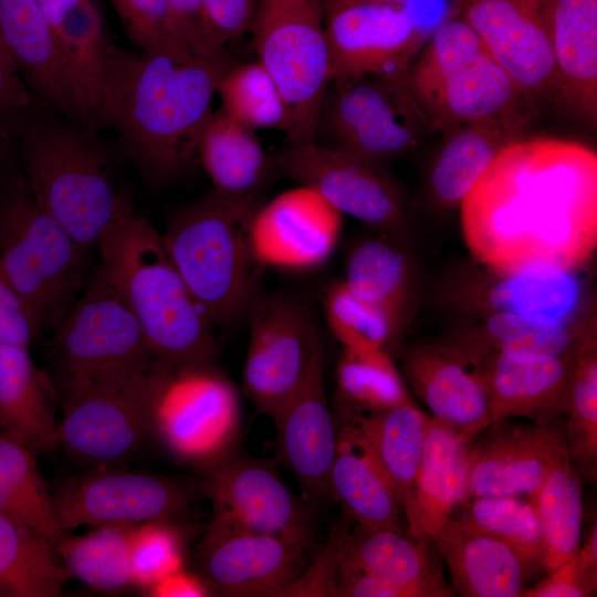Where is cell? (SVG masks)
I'll list each match as a JSON object with an SVG mask.
<instances>
[{
	"instance_id": "cell-1",
	"label": "cell",
	"mask_w": 597,
	"mask_h": 597,
	"mask_svg": "<svg viewBox=\"0 0 597 597\" xmlns=\"http://www.w3.org/2000/svg\"><path fill=\"white\" fill-rule=\"evenodd\" d=\"M459 207L474 261L500 271H578L597 249V155L564 139H516Z\"/></svg>"
},
{
	"instance_id": "cell-2",
	"label": "cell",
	"mask_w": 597,
	"mask_h": 597,
	"mask_svg": "<svg viewBox=\"0 0 597 597\" xmlns=\"http://www.w3.org/2000/svg\"><path fill=\"white\" fill-rule=\"evenodd\" d=\"M230 65L135 52L113 43L93 128L112 130L147 180L170 181L198 163L199 138Z\"/></svg>"
},
{
	"instance_id": "cell-3",
	"label": "cell",
	"mask_w": 597,
	"mask_h": 597,
	"mask_svg": "<svg viewBox=\"0 0 597 597\" xmlns=\"http://www.w3.org/2000/svg\"><path fill=\"white\" fill-rule=\"evenodd\" d=\"M95 271L121 295L157 362L212 363V323L192 297L166 250L164 237L133 211L112 223L98 244Z\"/></svg>"
},
{
	"instance_id": "cell-4",
	"label": "cell",
	"mask_w": 597,
	"mask_h": 597,
	"mask_svg": "<svg viewBox=\"0 0 597 597\" xmlns=\"http://www.w3.org/2000/svg\"><path fill=\"white\" fill-rule=\"evenodd\" d=\"M17 157L40 205L88 251L112 223L133 211L115 186L109 156L95 132L36 100Z\"/></svg>"
},
{
	"instance_id": "cell-5",
	"label": "cell",
	"mask_w": 597,
	"mask_h": 597,
	"mask_svg": "<svg viewBox=\"0 0 597 597\" xmlns=\"http://www.w3.org/2000/svg\"><path fill=\"white\" fill-rule=\"evenodd\" d=\"M259 207L258 199L213 191L177 210L163 235L169 258L212 324L238 322L260 295L263 266L250 243Z\"/></svg>"
},
{
	"instance_id": "cell-6",
	"label": "cell",
	"mask_w": 597,
	"mask_h": 597,
	"mask_svg": "<svg viewBox=\"0 0 597 597\" xmlns=\"http://www.w3.org/2000/svg\"><path fill=\"white\" fill-rule=\"evenodd\" d=\"M88 252L36 200L15 151L0 156V264L40 333L73 305Z\"/></svg>"
},
{
	"instance_id": "cell-7",
	"label": "cell",
	"mask_w": 597,
	"mask_h": 597,
	"mask_svg": "<svg viewBox=\"0 0 597 597\" xmlns=\"http://www.w3.org/2000/svg\"><path fill=\"white\" fill-rule=\"evenodd\" d=\"M147 406L150 436L175 460L201 472L234 452L240 397L213 362L169 365L155 359Z\"/></svg>"
},
{
	"instance_id": "cell-8",
	"label": "cell",
	"mask_w": 597,
	"mask_h": 597,
	"mask_svg": "<svg viewBox=\"0 0 597 597\" xmlns=\"http://www.w3.org/2000/svg\"><path fill=\"white\" fill-rule=\"evenodd\" d=\"M250 31L285 102L290 146L315 143L332 82L323 0H258Z\"/></svg>"
},
{
	"instance_id": "cell-9",
	"label": "cell",
	"mask_w": 597,
	"mask_h": 597,
	"mask_svg": "<svg viewBox=\"0 0 597 597\" xmlns=\"http://www.w3.org/2000/svg\"><path fill=\"white\" fill-rule=\"evenodd\" d=\"M52 356L60 398L126 378L154 360L127 304L97 273L55 325Z\"/></svg>"
},
{
	"instance_id": "cell-10",
	"label": "cell",
	"mask_w": 597,
	"mask_h": 597,
	"mask_svg": "<svg viewBox=\"0 0 597 597\" xmlns=\"http://www.w3.org/2000/svg\"><path fill=\"white\" fill-rule=\"evenodd\" d=\"M247 316L250 335L243 390L273 420L324 366L321 335L307 305L287 294H260Z\"/></svg>"
},
{
	"instance_id": "cell-11",
	"label": "cell",
	"mask_w": 597,
	"mask_h": 597,
	"mask_svg": "<svg viewBox=\"0 0 597 597\" xmlns=\"http://www.w3.org/2000/svg\"><path fill=\"white\" fill-rule=\"evenodd\" d=\"M437 295L443 306L467 316L507 313L567 323L596 318L591 291L572 270L500 271L474 261L451 272Z\"/></svg>"
},
{
	"instance_id": "cell-12",
	"label": "cell",
	"mask_w": 597,
	"mask_h": 597,
	"mask_svg": "<svg viewBox=\"0 0 597 597\" xmlns=\"http://www.w3.org/2000/svg\"><path fill=\"white\" fill-rule=\"evenodd\" d=\"M333 82L328 121L337 148L383 165L417 147L432 130L404 74H364Z\"/></svg>"
},
{
	"instance_id": "cell-13",
	"label": "cell",
	"mask_w": 597,
	"mask_h": 597,
	"mask_svg": "<svg viewBox=\"0 0 597 597\" xmlns=\"http://www.w3.org/2000/svg\"><path fill=\"white\" fill-rule=\"evenodd\" d=\"M154 360L132 376L60 398L56 449L87 467L121 465L136 455L150 436L147 405Z\"/></svg>"
},
{
	"instance_id": "cell-14",
	"label": "cell",
	"mask_w": 597,
	"mask_h": 597,
	"mask_svg": "<svg viewBox=\"0 0 597 597\" xmlns=\"http://www.w3.org/2000/svg\"><path fill=\"white\" fill-rule=\"evenodd\" d=\"M273 159L276 172L312 188L375 233L400 238L406 233L405 196L383 165L316 143L290 146Z\"/></svg>"
},
{
	"instance_id": "cell-15",
	"label": "cell",
	"mask_w": 597,
	"mask_h": 597,
	"mask_svg": "<svg viewBox=\"0 0 597 597\" xmlns=\"http://www.w3.org/2000/svg\"><path fill=\"white\" fill-rule=\"evenodd\" d=\"M66 532L83 526H127L172 520L185 513L193 492L180 480L119 465L90 467L53 492Z\"/></svg>"
},
{
	"instance_id": "cell-16",
	"label": "cell",
	"mask_w": 597,
	"mask_h": 597,
	"mask_svg": "<svg viewBox=\"0 0 597 597\" xmlns=\"http://www.w3.org/2000/svg\"><path fill=\"white\" fill-rule=\"evenodd\" d=\"M331 78L402 75L429 39L405 4L323 0Z\"/></svg>"
},
{
	"instance_id": "cell-17",
	"label": "cell",
	"mask_w": 597,
	"mask_h": 597,
	"mask_svg": "<svg viewBox=\"0 0 597 597\" xmlns=\"http://www.w3.org/2000/svg\"><path fill=\"white\" fill-rule=\"evenodd\" d=\"M201 473L212 507L209 528L312 542L313 507L287 488L273 461L233 452Z\"/></svg>"
},
{
	"instance_id": "cell-18",
	"label": "cell",
	"mask_w": 597,
	"mask_h": 597,
	"mask_svg": "<svg viewBox=\"0 0 597 597\" xmlns=\"http://www.w3.org/2000/svg\"><path fill=\"white\" fill-rule=\"evenodd\" d=\"M459 17L490 56L531 95L562 102L552 43V0H458Z\"/></svg>"
},
{
	"instance_id": "cell-19",
	"label": "cell",
	"mask_w": 597,
	"mask_h": 597,
	"mask_svg": "<svg viewBox=\"0 0 597 597\" xmlns=\"http://www.w3.org/2000/svg\"><path fill=\"white\" fill-rule=\"evenodd\" d=\"M312 542L282 535L207 528L198 575L211 595L284 596L308 566Z\"/></svg>"
},
{
	"instance_id": "cell-20",
	"label": "cell",
	"mask_w": 597,
	"mask_h": 597,
	"mask_svg": "<svg viewBox=\"0 0 597 597\" xmlns=\"http://www.w3.org/2000/svg\"><path fill=\"white\" fill-rule=\"evenodd\" d=\"M341 228L342 213L300 185L258 208L250 224L251 249L263 268L312 270L332 255Z\"/></svg>"
},
{
	"instance_id": "cell-21",
	"label": "cell",
	"mask_w": 597,
	"mask_h": 597,
	"mask_svg": "<svg viewBox=\"0 0 597 597\" xmlns=\"http://www.w3.org/2000/svg\"><path fill=\"white\" fill-rule=\"evenodd\" d=\"M490 426L488 434L470 444L468 500L505 495L530 499L569 455L565 430L558 423Z\"/></svg>"
},
{
	"instance_id": "cell-22",
	"label": "cell",
	"mask_w": 597,
	"mask_h": 597,
	"mask_svg": "<svg viewBox=\"0 0 597 597\" xmlns=\"http://www.w3.org/2000/svg\"><path fill=\"white\" fill-rule=\"evenodd\" d=\"M404 373L442 425L473 439L492 423L482 367L462 350L443 341L416 345L405 356Z\"/></svg>"
},
{
	"instance_id": "cell-23",
	"label": "cell",
	"mask_w": 597,
	"mask_h": 597,
	"mask_svg": "<svg viewBox=\"0 0 597 597\" xmlns=\"http://www.w3.org/2000/svg\"><path fill=\"white\" fill-rule=\"evenodd\" d=\"M429 544L392 528L334 530L321 552L332 570H356L399 587L407 597L453 596Z\"/></svg>"
},
{
	"instance_id": "cell-24",
	"label": "cell",
	"mask_w": 597,
	"mask_h": 597,
	"mask_svg": "<svg viewBox=\"0 0 597 597\" xmlns=\"http://www.w3.org/2000/svg\"><path fill=\"white\" fill-rule=\"evenodd\" d=\"M535 100L522 90L486 52L419 101L431 128L494 122L522 136L535 111Z\"/></svg>"
},
{
	"instance_id": "cell-25",
	"label": "cell",
	"mask_w": 597,
	"mask_h": 597,
	"mask_svg": "<svg viewBox=\"0 0 597 597\" xmlns=\"http://www.w3.org/2000/svg\"><path fill=\"white\" fill-rule=\"evenodd\" d=\"M276 457L294 476L313 509L329 496V475L337 447V425L329 410L324 366L273 418Z\"/></svg>"
},
{
	"instance_id": "cell-26",
	"label": "cell",
	"mask_w": 597,
	"mask_h": 597,
	"mask_svg": "<svg viewBox=\"0 0 597 597\" xmlns=\"http://www.w3.org/2000/svg\"><path fill=\"white\" fill-rule=\"evenodd\" d=\"M0 35L34 100L87 129L55 31L36 0H0Z\"/></svg>"
},
{
	"instance_id": "cell-27",
	"label": "cell",
	"mask_w": 597,
	"mask_h": 597,
	"mask_svg": "<svg viewBox=\"0 0 597 597\" xmlns=\"http://www.w3.org/2000/svg\"><path fill=\"white\" fill-rule=\"evenodd\" d=\"M473 439L430 417L421 459L401 510L407 533L434 543L468 500V459Z\"/></svg>"
},
{
	"instance_id": "cell-28",
	"label": "cell",
	"mask_w": 597,
	"mask_h": 597,
	"mask_svg": "<svg viewBox=\"0 0 597 597\" xmlns=\"http://www.w3.org/2000/svg\"><path fill=\"white\" fill-rule=\"evenodd\" d=\"M574 353L544 360H515L500 354L480 360L492 423L526 417L551 423L565 412Z\"/></svg>"
},
{
	"instance_id": "cell-29",
	"label": "cell",
	"mask_w": 597,
	"mask_h": 597,
	"mask_svg": "<svg viewBox=\"0 0 597 597\" xmlns=\"http://www.w3.org/2000/svg\"><path fill=\"white\" fill-rule=\"evenodd\" d=\"M60 397L29 347L0 344V432L39 455L56 449Z\"/></svg>"
},
{
	"instance_id": "cell-30",
	"label": "cell",
	"mask_w": 597,
	"mask_h": 597,
	"mask_svg": "<svg viewBox=\"0 0 597 597\" xmlns=\"http://www.w3.org/2000/svg\"><path fill=\"white\" fill-rule=\"evenodd\" d=\"M472 321L443 342L480 360L500 354L515 360H544L574 353L596 327L584 323L538 320L507 313L470 315Z\"/></svg>"
},
{
	"instance_id": "cell-31",
	"label": "cell",
	"mask_w": 597,
	"mask_h": 597,
	"mask_svg": "<svg viewBox=\"0 0 597 597\" xmlns=\"http://www.w3.org/2000/svg\"><path fill=\"white\" fill-rule=\"evenodd\" d=\"M434 544L446 561L453 591L464 597H519L527 569L498 537L452 516Z\"/></svg>"
},
{
	"instance_id": "cell-32",
	"label": "cell",
	"mask_w": 597,
	"mask_h": 597,
	"mask_svg": "<svg viewBox=\"0 0 597 597\" xmlns=\"http://www.w3.org/2000/svg\"><path fill=\"white\" fill-rule=\"evenodd\" d=\"M329 496L358 525L402 531L396 491L357 427L343 411L337 425Z\"/></svg>"
},
{
	"instance_id": "cell-33",
	"label": "cell",
	"mask_w": 597,
	"mask_h": 597,
	"mask_svg": "<svg viewBox=\"0 0 597 597\" xmlns=\"http://www.w3.org/2000/svg\"><path fill=\"white\" fill-rule=\"evenodd\" d=\"M552 43L562 103L597 119V0H552Z\"/></svg>"
},
{
	"instance_id": "cell-34",
	"label": "cell",
	"mask_w": 597,
	"mask_h": 597,
	"mask_svg": "<svg viewBox=\"0 0 597 597\" xmlns=\"http://www.w3.org/2000/svg\"><path fill=\"white\" fill-rule=\"evenodd\" d=\"M198 163L217 193L256 199L271 175L274 159L262 148L254 130L229 117L221 108L207 119L198 144Z\"/></svg>"
},
{
	"instance_id": "cell-35",
	"label": "cell",
	"mask_w": 597,
	"mask_h": 597,
	"mask_svg": "<svg viewBox=\"0 0 597 597\" xmlns=\"http://www.w3.org/2000/svg\"><path fill=\"white\" fill-rule=\"evenodd\" d=\"M520 138L513 129L494 122L465 124L446 133L428 177L432 205L442 210L459 207L499 154Z\"/></svg>"
},
{
	"instance_id": "cell-36",
	"label": "cell",
	"mask_w": 597,
	"mask_h": 597,
	"mask_svg": "<svg viewBox=\"0 0 597 597\" xmlns=\"http://www.w3.org/2000/svg\"><path fill=\"white\" fill-rule=\"evenodd\" d=\"M341 407L357 427L401 505L418 470L430 417L412 400L378 412Z\"/></svg>"
},
{
	"instance_id": "cell-37",
	"label": "cell",
	"mask_w": 597,
	"mask_h": 597,
	"mask_svg": "<svg viewBox=\"0 0 597 597\" xmlns=\"http://www.w3.org/2000/svg\"><path fill=\"white\" fill-rule=\"evenodd\" d=\"M69 577L51 540L0 514V589L4 597H56Z\"/></svg>"
},
{
	"instance_id": "cell-38",
	"label": "cell",
	"mask_w": 597,
	"mask_h": 597,
	"mask_svg": "<svg viewBox=\"0 0 597 597\" xmlns=\"http://www.w3.org/2000/svg\"><path fill=\"white\" fill-rule=\"evenodd\" d=\"M400 237L377 233L350 249L342 280L355 295L377 304L402 322L412 287V263Z\"/></svg>"
},
{
	"instance_id": "cell-39",
	"label": "cell",
	"mask_w": 597,
	"mask_h": 597,
	"mask_svg": "<svg viewBox=\"0 0 597 597\" xmlns=\"http://www.w3.org/2000/svg\"><path fill=\"white\" fill-rule=\"evenodd\" d=\"M36 457L0 432V514L56 544L67 532L60 522L53 492L39 470Z\"/></svg>"
},
{
	"instance_id": "cell-40",
	"label": "cell",
	"mask_w": 597,
	"mask_h": 597,
	"mask_svg": "<svg viewBox=\"0 0 597 597\" xmlns=\"http://www.w3.org/2000/svg\"><path fill=\"white\" fill-rule=\"evenodd\" d=\"M55 35L74 81L87 129L102 90L112 40L95 0H82L61 19Z\"/></svg>"
},
{
	"instance_id": "cell-41",
	"label": "cell",
	"mask_w": 597,
	"mask_h": 597,
	"mask_svg": "<svg viewBox=\"0 0 597 597\" xmlns=\"http://www.w3.org/2000/svg\"><path fill=\"white\" fill-rule=\"evenodd\" d=\"M530 499L543 533V567L552 572L576 554L582 540V482L569 455L549 472Z\"/></svg>"
},
{
	"instance_id": "cell-42",
	"label": "cell",
	"mask_w": 597,
	"mask_h": 597,
	"mask_svg": "<svg viewBox=\"0 0 597 597\" xmlns=\"http://www.w3.org/2000/svg\"><path fill=\"white\" fill-rule=\"evenodd\" d=\"M132 527L102 525L74 535L67 532L56 544L57 553L70 573L86 586L119 593L133 586L129 538Z\"/></svg>"
},
{
	"instance_id": "cell-43",
	"label": "cell",
	"mask_w": 597,
	"mask_h": 597,
	"mask_svg": "<svg viewBox=\"0 0 597 597\" xmlns=\"http://www.w3.org/2000/svg\"><path fill=\"white\" fill-rule=\"evenodd\" d=\"M565 428L572 463L590 480L597 473V327L580 342L574 354L568 385Z\"/></svg>"
},
{
	"instance_id": "cell-44",
	"label": "cell",
	"mask_w": 597,
	"mask_h": 597,
	"mask_svg": "<svg viewBox=\"0 0 597 597\" xmlns=\"http://www.w3.org/2000/svg\"><path fill=\"white\" fill-rule=\"evenodd\" d=\"M335 380L343 407L378 412L411 400L390 354L343 347Z\"/></svg>"
},
{
	"instance_id": "cell-45",
	"label": "cell",
	"mask_w": 597,
	"mask_h": 597,
	"mask_svg": "<svg viewBox=\"0 0 597 597\" xmlns=\"http://www.w3.org/2000/svg\"><path fill=\"white\" fill-rule=\"evenodd\" d=\"M458 509L462 510V514L453 516L507 544L519 555L527 572L537 566L543 567V533L531 499L512 495L478 496Z\"/></svg>"
},
{
	"instance_id": "cell-46",
	"label": "cell",
	"mask_w": 597,
	"mask_h": 597,
	"mask_svg": "<svg viewBox=\"0 0 597 597\" xmlns=\"http://www.w3.org/2000/svg\"><path fill=\"white\" fill-rule=\"evenodd\" d=\"M221 109L253 130L276 128L285 134L289 114L283 96L266 69L259 62L231 64L217 87Z\"/></svg>"
},
{
	"instance_id": "cell-47",
	"label": "cell",
	"mask_w": 597,
	"mask_h": 597,
	"mask_svg": "<svg viewBox=\"0 0 597 597\" xmlns=\"http://www.w3.org/2000/svg\"><path fill=\"white\" fill-rule=\"evenodd\" d=\"M324 310L333 335L347 348L389 353L404 324L390 311L355 295L342 280L326 291Z\"/></svg>"
},
{
	"instance_id": "cell-48",
	"label": "cell",
	"mask_w": 597,
	"mask_h": 597,
	"mask_svg": "<svg viewBox=\"0 0 597 597\" xmlns=\"http://www.w3.org/2000/svg\"><path fill=\"white\" fill-rule=\"evenodd\" d=\"M484 53L483 43L473 28L461 17L452 18L428 39L423 53L407 69L404 77L419 103Z\"/></svg>"
},
{
	"instance_id": "cell-49",
	"label": "cell",
	"mask_w": 597,
	"mask_h": 597,
	"mask_svg": "<svg viewBox=\"0 0 597 597\" xmlns=\"http://www.w3.org/2000/svg\"><path fill=\"white\" fill-rule=\"evenodd\" d=\"M172 520L133 526L129 559L133 586L146 593L158 580L185 567V536Z\"/></svg>"
},
{
	"instance_id": "cell-50",
	"label": "cell",
	"mask_w": 597,
	"mask_h": 597,
	"mask_svg": "<svg viewBox=\"0 0 597 597\" xmlns=\"http://www.w3.org/2000/svg\"><path fill=\"white\" fill-rule=\"evenodd\" d=\"M130 42L143 52L195 56L180 42L167 0H111Z\"/></svg>"
},
{
	"instance_id": "cell-51",
	"label": "cell",
	"mask_w": 597,
	"mask_h": 597,
	"mask_svg": "<svg viewBox=\"0 0 597 597\" xmlns=\"http://www.w3.org/2000/svg\"><path fill=\"white\" fill-rule=\"evenodd\" d=\"M33 105L34 98L0 35V156L17 150Z\"/></svg>"
},
{
	"instance_id": "cell-52",
	"label": "cell",
	"mask_w": 597,
	"mask_h": 597,
	"mask_svg": "<svg viewBox=\"0 0 597 597\" xmlns=\"http://www.w3.org/2000/svg\"><path fill=\"white\" fill-rule=\"evenodd\" d=\"M258 0H201L211 43L219 50L250 31Z\"/></svg>"
},
{
	"instance_id": "cell-53",
	"label": "cell",
	"mask_w": 597,
	"mask_h": 597,
	"mask_svg": "<svg viewBox=\"0 0 597 597\" xmlns=\"http://www.w3.org/2000/svg\"><path fill=\"white\" fill-rule=\"evenodd\" d=\"M177 35L182 45L195 56L222 64H232L226 51L210 41L201 0H167Z\"/></svg>"
},
{
	"instance_id": "cell-54",
	"label": "cell",
	"mask_w": 597,
	"mask_h": 597,
	"mask_svg": "<svg viewBox=\"0 0 597 597\" xmlns=\"http://www.w3.org/2000/svg\"><path fill=\"white\" fill-rule=\"evenodd\" d=\"M39 334L27 303L0 264V344L30 347Z\"/></svg>"
},
{
	"instance_id": "cell-55",
	"label": "cell",
	"mask_w": 597,
	"mask_h": 597,
	"mask_svg": "<svg viewBox=\"0 0 597 597\" xmlns=\"http://www.w3.org/2000/svg\"><path fill=\"white\" fill-rule=\"evenodd\" d=\"M534 587L524 589L523 597H587L596 591L597 583L578 569L574 556Z\"/></svg>"
},
{
	"instance_id": "cell-56",
	"label": "cell",
	"mask_w": 597,
	"mask_h": 597,
	"mask_svg": "<svg viewBox=\"0 0 597 597\" xmlns=\"http://www.w3.org/2000/svg\"><path fill=\"white\" fill-rule=\"evenodd\" d=\"M153 597H205L211 593L205 580L181 567L165 576L146 590Z\"/></svg>"
},
{
	"instance_id": "cell-57",
	"label": "cell",
	"mask_w": 597,
	"mask_h": 597,
	"mask_svg": "<svg viewBox=\"0 0 597 597\" xmlns=\"http://www.w3.org/2000/svg\"><path fill=\"white\" fill-rule=\"evenodd\" d=\"M580 573L589 580L597 583V527L594 524L583 547L574 555Z\"/></svg>"
},
{
	"instance_id": "cell-58",
	"label": "cell",
	"mask_w": 597,
	"mask_h": 597,
	"mask_svg": "<svg viewBox=\"0 0 597 597\" xmlns=\"http://www.w3.org/2000/svg\"><path fill=\"white\" fill-rule=\"evenodd\" d=\"M54 31L61 19L82 0H36Z\"/></svg>"
},
{
	"instance_id": "cell-59",
	"label": "cell",
	"mask_w": 597,
	"mask_h": 597,
	"mask_svg": "<svg viewBox=\"0 0 597 597\" xmlns=\"http://www.w3.org/2000/svg\"><path fill=\"white\" fill-rule=\"evenodd\" d=\"M377 1L396 3V4H406L409 0H377Z\"/></svg>"
},
{
	"instance_id": "cell-60",
	"label": "cell",
	"mask_w": 597,
	"mask_h": 597,
	"mask_svg": "<svg viewBox=\"0 0 597 597\" xmlns=\"http://www.w3.org/2000/svg\"><path fill=\"white\" fill-rule=\"evenodd\" d=\"M0 597H4V594L1 589H0Z\"/></svg>"
}]
</instances>
